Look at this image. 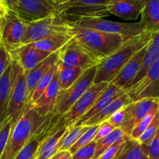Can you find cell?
<instances>
[{
  "mask_svg": "<svg viewBox=\"0 0 159 159\" xmlns=\"http://www.w3.org/2000/svg\"><path fill=\"white\" fill-rule=\"evenodd\" d=\"M70 25L68 34L100 62L117 51L129 39L118 34Z\"/></svg>",
  "mask_w": 159,
  "mask_h": 159,
  "instance_id": "6da1fadb",
  "label": "cell"
},
{
  "mask_svg": "<svg viewBox=\"0 0 159 159\" xmlns=\"http://www.w3.org/2000/svg\"><path fill=\"white\" fill-rule=\"evenodd\" d=\"M152 36L150 33L144 32L138 37H132L120 49L102 60L97 65L94 84L101 82L110 83L131 57L148 44Z\"/></svg>",
  "mask_w": 159,
  "mask_h": 159,
  "instance_id": "7a4b0ae2",
  "label": "cell"
},
{
  "mask_svg": "<svg viewBox=\"0 0 159 159\" xmlns=\"http://www.w3.org/2000/svg\"><path fill=\"white\" fill-rule=\"evenodd\" d=\"M48 117L40 116L31 104H28L23 115L12 126L7 144L0 159H15Z\"/></svg>",
  "mask_w": 159,
  "mask_h": 159,
  "instance_id": "3957f363",
  "label": "cell"
},
{
  "mask_svg": "<svg viewBox=\"0 0 159 159\" xmlns=\"http://www.w3.org/2000/svg\"><path fill=\"white\" fill-rule=\"evenodd\" d=\"M54 2L60 16L68 23L110 15L107 10L109 0H54Z\"/></svg>",
  "mask_w": 159,
  "mask_h": 159,
  "instance_id": "277c9868",
  "label": "cell"
},
{
  "mask_svg": "<svg viewBox=\"0 0 159 159\" xmlns=\"http://www.w3.org/2000/svg\"><path fill=\"white\" fill-rule=\"evenodd\" d=\"M9 10L15 12L25 23H34L60 16L54 0H3Z\"/></svg>",
  "mask_w": 159,
  "mask_h": 159,
  "instance_id": "5b68a950",
  "label": "cell"
},
{
  "mask_svg": "<svg viewBox=\"0 0 159 159\" xmlns=\"http://www.w3.org/2000/svg\"><path fill=\"white\" fill-rule=\"evenodd\" d=\"M12 85L6 122L12 120V125H14L26 110L28 99L24 71L15 61L12 60Z\"/></svg>",
  "mask_w": 159,
  "mask_h": 159,
  "instance_id": "8992f818",
  "label": "cell"
},
{
  "mask_svg": "<svg viewBox=\"0 0 159 159\" xmlns=\"http://www.w3.org/2000/svg\"><path fill=\"white\" fill-rule=\"evenodd\" d=\"M97 66L84 71L80 78L66 90H61L54 105L52 113L64 116L66 114L81 96L94 84Z\"/></svg>",
  "mask_w": 159,
  "mask_h": 159,
  "instance_id": "52a82bcc",
  "label": "cell"
},
{
  "mask_svg": "<svg viewBox=\"0 0 159 159\" xmlns=\"http://www.w3.org/2000/svg\"><path fill=\"white\" fill-rule=\"evenodd\" d=\"M69 24L107 34H118L127 38L138 37L145 32L144 25L141 21L128 23L112 21L103 18H89L82 19Z\"/></svg>",
  "mask_w": 159,
  "mask_h": 159,
  "instance_id": "ba28073f",
  "label": "cell"
},
{
  "mask_svg": "<svg viewBox=\"0 0 159 159\" xmlns=\"http://www.w3.org/2000/svg\"><path fill=\"white\" fill-rule=\"evenodd\" d=\"M70 25L61 16H54L27 23L23 45L30 44L58 34H68Z\"/></svg>",
  "mask_w": 159,
  "mask_h": 159,
  "instance_id": "9c48e42d",
  "label": "cell"
},
{
  "mask_svg": "<svg viewBox=\"0 0 159 159\" xmlns=\"http://www.w3.org/2000/svg\"><path fill=\"white\" fill-rule=\"evenodd\" d=\"M59 63L65 67L80 68L86 71L97 66L100 61L92 55L72 37L59 51Z\"/></svg>",
  "mask_w": 159,
  "mask_h": 159,
  "instance_id": "30bf717a",
  "label": "cell"
},
{
  "mask_svg": "<svg viewBox=\"0 0 159 159\" xmlns=\"http://www.w3.org/2000/svg\"><path fill=\"white\" fill-rule=\"evenodd\" d=\"M27 23L12 11L8 9L2 17V44L9 53L23 46Z\"/></svg>",
  "mask_w": 159,
  "mask_h": 159,
  "instance_id": "8fae6325",
  "label": "cell"
},
{
  "mask_svg": "<svg viewBox=\"0 0 159 159\" xmlns=\"http://www.w3.org/2000/svg\"><path fill=\"white\" fill-rule=\"evenodd\" d=\"M108 82L93 84L73 105L69 111L63 116L65 126L68 128L76 124L78 120L93 107L99 96L109 85Z\"/></svg>",
  "mask_w": 159,
  "mask_h": 159,
  "instance_id": "7c38bea8",
  "label": "cell"
},
{
  "mask_svg": "<svg viewBox=\"0 0 159 159\" xmlns=\"http://www.w3.org/2000/svg\"><path fill=\"white\" fill-rule=\"evenodd\" d=\"M60 115L51 114L17 155L15 159H37L39 150L47 137L51 134L62 120Z\"/></svg>",
  "mask_w": 159,
  "mask_h": 159,
  "instance_id": "4fadbf2b",
  "label": "cell"
},
{
  "mask_svg": "<svg viewBox=\"0 0 159 159\" xmlns=\"http://www.w3.org/2000/svg\"><path fill=\"white\" fill-rule=\"evenodd\" d=\"M132 102L148 98H159V58L148 69L144 78L127 91Z\"/></svg>",
  "mask_w": 159,
  "mask_h": 159,
  "instance_id": "5bb4252c",
  "label": "cell"
},
{
  "mask_svg": "<svg viewBox=\"0 0 159 159\" xmlns=\"http://www.w3.org/2000/svg\"><path fill=\"white\" fill-rule=\"evenodd\" d=\"M148 46V44L137 52L131 57V59L124 65L119 74L110 83L116 85L121 89H124L127 92L128 91L133 85L135 78L141 70Z\"/></svg>",
  "mask_w": 159,
  "mask_h": 159,
  "instance_id": "9a60e30c",
  "label": "cell"
},
{
  "mask_svg": "<svg viewBox=\"0 0 159 159\" xmlns=\"http://www.w3.org/2000/svg\"><path fill=\"white\" fill-rule=\"evenodd\" d=\"M158 105L159 98H148V99H143L136 102H132L131 103L127 106L130 120L128 123L121 128L123 131L130 137V133L135 126L143 118L145 117L152 111L154 107Z\"/></svg>",
  "mask_w": 159,
  "mask_h": 159,
  "instance_id": "2e32d148",
  "label": "cell"
},
{
  "mask_svg": "<svg viewBox=\"0 0 159 159\" xmlns=\"http://www.w3.org/2000/svg\"><path fill=\"white\" fill-rule=\"evenodd\" d=\"M12 59L19 64L24 71H28L49 57L51 53L34 48L30 45H23L10 52Z\"/></svg>",
  "mask_w": 159,
  "mask_h": 159,
  "instance_id": "e0dca14e",
  "label": "cell"
},
{
  "mask_svg": "<svg viewBox=\"0 0 159 159\" xmlns=\"http://www.w3.org/2000/svg\"><path fill=\"white\" fill-rule=\"evenodd\" d=\"M145 0H109L107 10L123 20H136L141 15Z\"/></svg>",
  "mask_w": 159,
  "mask_h": 159,
  "instance_id": "ac0fdd59",
  "label": "cell"
},
{
  "mask_svg": "<svg viewBox=\"0 0 159 159\" xmlns=\"http://www.w3.org/2000/svg\"><path fill=\"white\" fill-rule=\"evenodd\" d=\"M61 91V89L59 82L58 74L57 72L48 89L43 92L40 97L31 105L40 116H48L52 114L54 105Z\"/></svg>",
  "mask_w": 159,
  "mask_h": 159,
  "instance_id": "d6986e66",
  "label": "cell"
},
{
  "mask_svg": "<svg viewBox=\"0 0 159 159\" xmlns=\"http://www.w3.org/2000/svg\"><path fill=\"white\" fill-rule=\"evenodd\" d=\"M58 61L59 51H57V52L51 54L49 57L39 63L33 69L28 71H24L26 82V89H27L28 103H29L31 96H32L34 90L35 89L39 81L52 67L57 65Z\"/></svg>",
  "mask_w": 159,
  "mask_h": 159,
  "instance_id": "ffe728a7",
  "label": "cell"
},
{
  "mask_svg": "<svg viewBox=\"0 0 159 159\" xmlns=\"http://www.w3.org/2000/svg\"><path fill=\"white\" fill-rule=\"evenodd\" d=\"M125 90L121 89L118 88L116 85H113V84H109L108 87L105 89V91L102 93V94L99 96L98 100L96 101V103L93 105V107L85 113L84 116H82L79 120L76 122V124L74 126H82L85 124L86 121L91 119L96 114L102 111L103 109H105L107 106L110 103H111L114 99L120 96L124 93H125Z\"/></svg>",
  "mask_w": 159,
  "mask_h": 159,
  "instance_id": "44dd1931",
  "label": "cell"
},
{
  "mask_svg": "<svg viewBox=\"0 0 159 159\" xmlns=\"http://www.w3.org/2000/svg\"><path fill=\"white\" fill-rule=\"evenodd\" d=\"M132 102L131 98L129 96L128 93L126 92L120 96L116 98V99L113 101L111 103L109 104L105 109L99 112L98 114L92 117L88 121L85 123L82 126H88V127H93V126L100 125L102 123L105 121H108L110 118L113 116L114 113L119 111L124 107H127L129 104Z\"/></svg>",
  "mask_w": 159,
  "mask_h": 159,
  "instance_id": "7402d4cb",
  "label": "cell"
},
{
  "mask_svg": "<svg viewBox=\"0 0 159 159\" xmlns=\"http://www.w3.org/2000/svg\"><path fill=\"white\" fill-rule=\"evenodd\" d=\"M12 85V63L0 78V129L6 123Z\"/></svg>",
  "mask_w": 159,
  "mask_h": 159,
  "instance_id": "603a6c76",
  "label": "cell"
},
{
  "mask_svg": "<svg viewBox=\"0 0 159 159\" xmlns=\"http://www.w3.org/2000/svg\"><path fill=\"white\" fill-rule=\"evenodd\" d=\"M67 129L68 128L65 126L64 119L62 118L60 124L54 129L51 134L47 137L46 139L42 143L37 159H50L57 152H58L57 144L65 134Z\"/></svg>",
  "mask_w": 159,
  "mask_h": 159,
  "instance_id": "cb8c5ba5",
  "label": "cell"
},
{
  "mask_svg": "<svg viewBox=\"0 0 159 159\" xmlns=\"http://www.w3.org/2000/svg\"><path fill=\"white\" fill-rule=\"evenodd\" d=\"M145 32L154 34L159 32V0H145L141 20Z\"/></svg>",
  "mask_w": 159,
  "mask_h": 159,
  "instance_id": "d4e9b609",
  "label": "cell"
},
{
  "mask_svg": "<svg viewBox=\"0 0 159 159\" xmlns=\"http://www.w3.org/2000/svg\"><path fill=\"white\" fill-rule=\"evenodd\" d=\"M159 58V32L156 34H152V39L148 46L147 51L144 55V60H143L142 65H141V70L139 73L135 78L134 81L133 85L139 82L144 76L145 75L146 73L148 72L150 67Z\"/></svg>",
  "mask_w": 159,
  "mask_h": 159,
  "instance_id": "484cf974",
  "label": "cell"
},
{
  "mask_svg": "<svg viewBox=\"0 0 159 159\" xmlns=\"http://www.w3.org/2000/svg\"><path fill=\"white\" fill-rule=\"evenodd\" d=\"M71 38L72 37L68 34H58L30 43L29 45L40 51L53 54L60 51Z\"/></svg>",
  "mask_w": 159,
  "mask_h": 159,
  "instance_id": "4316f807",
  "label": "cell"
},
{
  "mask_svg": "<svg viewBox=\"0 0 159 159\" xmlns=\"http://www.w3.org/2000/svg\"><path fill=\"white\" fill-rule=\"evenodd\" d=\"M117 159H149L148 145L130 138L126 141L125 147Z\"/></svg>",
  "mask_w": 159,
  "mask_h": 159,
  "instance_id": "83f0119b",
  "label": "cell"
},
{
  "mask_svg": "<svg viewBox=\"0 0 159 159\" xmlns=\"http://www.w3.org/2000/svg\"><path fill=\"white\" fill-rule=\"evenodd\" d=\"M85 70L75 67H65L58 61V79L61 89L66 90L69 89L79 78L82 76Z\"/></svg>",
  "mask_w": 159,
  "mask_h": 159,
  "instance_id": "f1b7e54d",
  "label": "cell"
},
{
  "mask_svg": "<svg viewBox=\"0 0 159 159\" xmlns=\"http://www.w3.org/2000/svg\"><path fill=\"white\" fill-rule=\"evenodd\" d=\"M88 126H72L67 129L66 132L62 137L57 144V150L69 151L71 148L77 142L78 140L89 130Z\"/></svg>",
  "mask_w": 159,
  "mask_h": 159,
  "instance_id": "f546056e",
  "label": "cell"
},
{
  "mask_svg": "<svg viewBox=\"0 0 159 159\" xmlns=\"http://www.w3.org/2000/svg\"><path fill=\"white\" fill-rule=\"evenodd\" d=\"M128 136L126 134L121 128H116L110 134L104 138L103 139L96 142V150L94 158L93 159H99L104 152L113 144L117 142L118 141L124 138V137Z\"/></svg>",
  "mask_w": 159,
  "mask_h": 159,
  "instance_id": "4dcf8cb0",
  "label": "cell"
},
{
  "mask_svg": "<svg viewBox=\"0 0 159 159\" xmlns=\"http://www.w3.org/2000/svg\"><path fill=\"white\" fill-rule=\"evenodd\" d=\"M57 71H58V62H57V65H55L54 67H52V68H51V69H50L49 71L41 78V79L39 81L37 86H36L35 89L34 90V93H33L32 96H31L30 99V104L34 103V102L40 97V96L43 94V92L48 89V87L49 86L50 84L51 83L52 80L54 79V77L55 76V75L57 74Z\"/></svg>",
  "mask_w": 159,
  "mask_h": 159,
  "instance_id": "1f68e13d",
  "label": "cell"
},
{
  "mask_svg": "<svg viewBox=\"0 0 159 159\" xmlns=\"http://www.w3.org/2000/svg\"><path fill=\"white\" fill-rule=\"evenodd\" d=\"M159 110V105L156 106L155 107H154L152 109V111L145 116V117L143 118L138 124L134 127V128L133 129V130L131 131L130 134V138L134 140H138L140 137L143 134L144 131L146 130V129L148 128L149 125H150L151 122L153 120L154 116L156 114V113Z\"/></svg>",
  "mask_w": 159,
  "mask_h": 159,
  "instance_id": "d6a6232c",
  "label": "cell"
},
{
  "mask_svg": "<svg viewBox=\"0 0 159 159\" xmlns=\"http://www.w3.org/2000/svg\"><path fill=\"white\" fill-rule=\"evenodd\" d=\"M99 125L96 126H93V127H89V130L79 138L77 141V142L71 148V149L69 150L70 153L71 155L75 153V152H77L78 150H79L80 148H83L84 146L87 145L89 143H91L92 141H94L95 137H96V133L98 131V129H99Z\"/></svg>",
  "mask_w": 159,
  "mask_h": 159,
  "instance_id": "836d02e7",
  "label": "cell"
},
{
  "mask_svg": "<svg viewBox=\"0 0 159 159\" xmlns=\"http://www.w3.org/2000/svg\"><path fill=\"white\" fill-rule=\"evenodd\" d=\"M159 129V110L156 113V114L154 116L153 120L151 122L150 125L148 127V128L146 129L145 131L143 133V134L141 135L139 138V139L138 140L141 144H146V145H148L149 143L151 142L153 138L155 137V135L156 134V133L158 132Z\"/></svg>",
  "mask_w": 159,
  "mask_h": 159,
  "instance_id": "e575fe53",
  "label": "cell"
},
{
  "mask_svg": "<svg viewBox=\"0 0 159 159\" xmlns=\"http://www.w3.org/2000/svg\"><path fill=\"white\" fill-rule=\"evenodd\" d=\"M130 138L129 136L124 137L121 140L118 141L114 144L109 148L102 153L99 159H117L120 154L122 153L124 147H125L126 141Z\"/></svg>",
  "mask_w": 159,
  "mask_h": 159,
  "instance_id": "d590c367",
  "label": "cell"
},
{
  "mask_svg": "<svg viewBox=\"0 0 159 159\" xmlns=\"http://www.w3.org/2000/svg\"><path fill=\"white\" fill-rule=\"evenodd\" d=\"M129 120L130 116H129L128 110L127 107H125L114 113L108 121L115 128H122L126 124L128 123Z\"/></svg>",
  "mask_w": 159,
  "mask_h": 159,
  "instance_id": "8d00e7d4",
  "label": "cell"
},
{
  "mask_svg": "<svg viewBox=\"0 0 159 159\" xmlns=\"http://www.w3.org/2000/svg\"><path fill=\"white\" fill-rule=\"evenodd\" d=\"M96 150V141H93L78 150L72 155V159H93Z\"/></svg>",
  "mask_w": 159,
  "mask_h": 159,
  "instance_id": "74e56055",
  "label": "cell"
},
{
  "mask_svg": "<svg viewBox=\"0 0 159 159\" xmlns=\"http://www.w3.org/2000/svg\"><path fill=\"white\" fill-rule=\"evenodd\" d=\"M12 126L13 125H12V120H8L5 123L2 127L0 129V158H1L6 147Z\"/></svg>",
  "mask_w": 159,
  "mask_h": 159,
  "instance_id": "f35d334b",
  "label": "cell"
},
{
  "mask_svg": "<svg viewBox=\"0 0 159 159\" xmlns=\"http://www.w3.org/2000/svg\"><path fill=\"white\" fill-rule=\"evenodd\" d=\"M12 56L2 43H0V78L12 63Z\"/></svg>",
  "mask_w": 159,
  "mask_h": 159,
  "instance_id": "ab89813d",
  "label": "cell"
},
{
  "mask_svg": "<svg viewBox=\"0 0 159 159\" xmlns=\"http://www.w3.org/2000/svg\"><path fill=\"white\" fill-rule=\"evenodd\" d=\"M116 128L109 121H105V122L102 123L99 125L97 133H96V137H95L94 141L97 142V141L103 139L104 138H106L109 134H110Z\"/></svg>",
  "mask_w": 159,
  "mask_h": 159,
  "instance_id": "60d3db41",
  "label": "cell"
},
{
  "mask_svg": "<svg viewBox=\"0 0 159 159\" xmlns=\"http://www.w3.org/2000/svg\"><path fill=\"white\" fill-rule=\"evenodd\" d=\"M149 159H159V129L148 144Z\"/></svg>",
  "mask_w": 159,
  "mask_h": 159,
  "instance_id": "b9f144b4",
  "label": "cell"
},
{
  "mask_svg": "<svg viewBox=\"0 0 159 159\" xmlns=\"http://www.w3.org/2000/svg\"><path fill=\"white\" fill-rule=\"evenodd\" d=\"M50 159H72V155L69 151H60Z\"/></svg>",
  "mask_w": 159,
  "mask_h": 159,
  "instance_id": "7bdbcfd3",
  "label": "cell"
},
{
  "mask_svg": "<svg viewBox=\"0 0 159 159\" xmlns=\"http://www.w3.org/2000/svg\"><path fill=\"white\" fill-rule=\"evenodd\" d=\"M7 11L8 9L6 5H5L3 0H0V18L4 16L6 12H7Z\"/></svg>",
  "mask_w": 159,
  "mask_h": 159,
  "instance_id": "ee69618b",
  "label": "cell"
},
{
  "mask_svg": "<svg viewBox=\"0 0 159 159\" xmlns=\"http://www.w3.org/2000/svg\"><path fill=\"white\" fill-rule=\"evenodd\" d=\"M2 17L0 18V43H2Z\"/></svg>",
  "mask_w": 159,
  "mask_h": 159,
  "instance_id": "f6af8a7d",
  "label": "cell"
}]
</instances>
